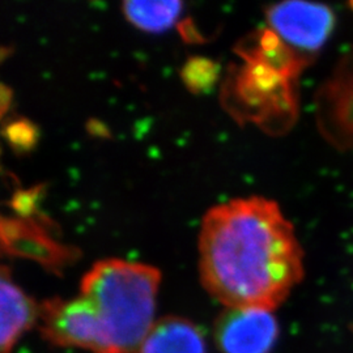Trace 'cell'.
Returning a JSON list of instances; mask_svg holds the SVG:
<instances>
[{
  "label": "cell",
  "mask_w": 353,
  "mask_h": 353,
  "mask_svg": "<svg viewBox=\"0 0 353 353\" xmlns=\"http://www.w3.org/2000/svg\"><path fill=\"white\" fill-rule=\"evenodd\" d=\"M203 287L227 307L272 312L303 276V249L278 204L233 199L203 219Z\"/></svg>",
  "instance_id": "obj_1"
},
{
  "label": "cell",
  "mask_w": 353,
  "mask_h": 353,
  "mask_svg": "<svg viewBox=\"0 0 353 353\" xmlns=\"http://www.w3.org/2000/svg\"><path fill=\"white\" fill-rule=\"evenodd\" d=\"M242 63L229 67L223 105L241 123L283 134L297 117L296 83L307 58L288 46L274 30H259L236 48Z\"/></svg>",
  "instance_id": "obj_2"
},
{
  "label": "cell",
  "mask_w": 353,
  "mask_h": 353,
  "mask_svg": "<svg viewBox=\"0 0 353 353\" xmlns=\"http://www.w3.org/2000/svg\"><path fill=\"white\" fill-rule=\"evenodd\" d=\"M161 274L121 259L93 265L81 280V297L93 306L109 353H139L154 321Z\"/></svg>",
  "instance_id": "obj_3"
},
{
  "label": "cell",
  "mask_w": 353,
  "mask_h": 353,
  "mask_svg": "<svg viewBox=\"0 0 353 353\" xmlns=\"http://www.w3.org/2000/svg\"><path fill=\"white\" fill-rule=\"evenodd\" d=\"M38 327L42 336L59 347L92 353H109L97 314L88 300L52 299L39 305Z\"/></svg>",
  "instance_id": "obj_4"
},
{
  "label": "cell",
  "mask_w": 353,
  "mask_h": 353,
  "mask_svg": "<svg viewBox=\"0 0 353 353\" xmlns=\"http://www.w3.org/2000/svg\"><path fill=\"white\" fill-rule=\"evenodd\" d=\"M265 17L288 46L309 52L327 42L336 24L335 13L326 4L300 0L272 4L265 8Z\"/></svg>",
  "instance_id": "obj_5"
},
{
  "label": "cell",
  "mask_w": 353,
  "mask_h": 353,
  "mask_svg": "<svg viewBox=\"0 0 353 353\" xmlns=\"http://www.w3.org/2000/svg\"><path fill=\"white\" fill-rule=\"evenodd\" d=\"M316 106L322 135L336 148H353V52L341 59L321 87Z\"/></svg>",
  "instance_id": "obj_6"
},
{
  "label": "cell",
  "mask_w": 353,
  "mask_h": 353,
  "mask_svg": "<svg viewBox=\"0 0 353 353\" xmlns=\"http://www.w3.org/2000/svg\"><path fill=\"white\" fill-rule=\"evenodd\" d=\"M214 334L221 353H270L278 341V321L267 310L227 307Z\"/></svg>",
  "instance_id": "obj_7"
},
{
  "label": "cell",
  "mask_w": 353,
  "mask_h": 353,
  "mask_svg": "<svg viewBox=\"0 0 353 353\" xmlns=\"http://www.w3.org/2000/svg\"><path fill=\"white\" fill-rule=\"evenodd\" d=\"M29 220L0 217V252L33 259L58 272L75 261L77 250L51 240L45 228Z\"/></svg>",
  "instance_id": "obj_8"
},
{
  "label": "cell",
  "mask_w": 353,
  "mask_h": 353,
  "mask_svg": "<svg viewBox=\"0 0 353 353\" xmlns=\"http://www.w3.org/2000/svg\"><path fill=\"white\" fill-rule=\"evenodd\" d=\"M39 305L33 301L0 265V353L12 352L17 341L38 323Z\"/></svg>",
  "instance_id": "obj_9"
},
{
  "label": "cell",
  "mask_w": 353,
  "mask_h": 353,
  "mask_svg": "<svg viewBox=\"0 0 353 353\" xmlns=\"http://www.w3.org/2000/svg\"><path fill=\"white\" fill-rule=\"evenodd\" d=\"M139 353H207L202 331L189 319L169 316L153 323Z\"/></svg>",
  "instance_id": "obj_10"
},
{
  "label": "cell",
  "mask_w": 353,
  "mask_h": 353,
  "mask_svg": "<svg viewBox=\"0 0 353 353\" xmlns=\"http://www.w3.org/2000/svg\"><path fill=\"white\" fill-rule=\"evenodd\" d=\"M127 20L140 30L161 33L174 26L182 13L181 1H125Z\"/></svg>",
  "instance_id": "obj_11"
},
{
  "label": "cell",
  "mask_w": 353,
  "mask_h": 353,
  "mask_svg": "<svg viewBox=\"0 0 353 353\" xmlns=\"http://www.w3.org/2000/svg\"><path fill=\"white\" fill-rule=\"evenodd\" d=\"M221 74V65L210 58L192 57L181 70V79L194 94H207L214 89Z\"/></svg>",
  "instance_id": "obj_12"
},
{
  "label": "cell",
  "mask_w": 353,
  "mask_h": 353,
  "mask_svg": "<svg viewBox=\"0 0 353 353\" xmlns=\"http://www.w3.org/2000/svg\"><path fill=\"white\" fill-rule=\"evenodd\" d=\"M4 137L14 151L24 153L37 145L39 130L28 119H17L4 128Z\"/></svg>",
  "instance_id": "obj_13"
},
{
  "label": "cell",
  "mask_w": 353,
  "mask_h": 353,
  "mask_svg": "<svg viewBox=\"0 0 353 353\" xmlns=\"http://www.w3.org/2000/svg\"><path fill=\"white\" fill-rule=\"evenodd\" d=\"M38 198H39V189L19 191L14 194L11 204L17 214L29 219L36 211Z\"/></svg>",
  "instance_id": "obj_14"
},
{
  "label": "cell",
  "mask_w": 353,
  "mask_h": 353,
  "mask_svg": "<svg viewBox=\"0 0 353 353\" xmlns=\"http://www.w3.org/2000/svg\"><path fill=\"white\" fill-rule=\"evenodd\" d=\"M179 32H181L182 38L189 43H195V42L203 41L199 30L196 29V26H194V23H191L190 20H186V21L179 24Z\"/></svg>",
  "instance_id": "obj_15"
},
{
  "label": "cell",
  "mask_w": 353,
  "mask_h": 353,
  "mask_svg": "<svg viewBox=\"0 0 353 353\" xmlns=\"http://www.w3.org/2000/svg\"><path fill=\"white\" fill-rule=\"evenodd\" d=\"M13 100L12 89L6 84H0V118L8 112Z\"/></svg>",
  "instance_id": "obj_16"
},
{
  "label": "cell",
  "mask_w": 353,
  "mask_h": 353,
  "mask_svg": "<svg viewBox=\"0 0 353 353\" xmlns=\"http://www.w3.org/2000/svg\"><path fill=\"white\" fill-rule=\"evenodd\" d=\"M88 131L92 135L99 137V138H108V135H109V130L106 125H103L100 121H96V119L89 121Z\"/></svg>",
  "instance_id": "obj_17"
},
{
  "label": "cell",
  "mask_w": 353,
  "mask_h": 353,
  "mask_svg": "<svg viewBox=\"0 0 353 353\" xmlns=\"http://www.w3.org/2000/svg\"><path fill=\"white\" fill-rule=\"evenodd\" d=\"M350 6H351V8H352V10H353V1H352V3H350Z\"/></svg>",
  "instance_id": "obj_18"
}]
</instances>
